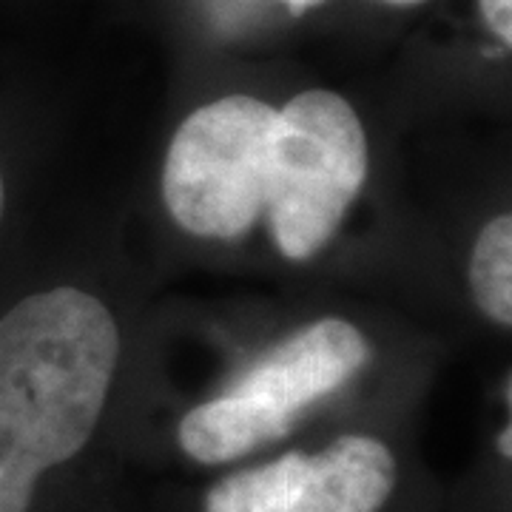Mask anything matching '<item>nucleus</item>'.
<instances>
[{
    "mask_svg": "<svg viewBox=\"0 0 512 512\" xmlns=\"http://www.w3.org/2000/svg\"><path fill=\"white\" fill-rule=\"evenodd\" d=\"M120 330L92 293L60 285L0 319V512H37L109 413Z\"/></svg>",
    "mask_w": 512,
    "mask_h": 512,
    "instance_id": "obj_1",
    "label": "nucleus"
},
{
    "mask_svg": "<svg viewBox=\"0 0 512 512\" xmlns=\"http://www.w3.org/2000/svg\"><path fill=\"white\" fill-rule=\"evenodd\" d=\"M370 345L345 319H319L259 359L225 393L177 421V447L191 464L225 467L296 433L308 410L353 382Z\"/></svg>",
    "mask_w": 512,
    "mask_h": 512,
    "instance_id": "obj_2",
    "label": "nucleus"
},
{
    "mask_svg": "<svg viewBox=\"0 0 512 512\" xmlns=\"http://www.w3.org/2000/svg\"><path fill=\"white\" fill-rule=\"evenodd\" d=\"M365 180V128L342 94L308 89L276 109L265 211L285 259L319 254Z\"/></svg>",
    "mask_w": 512,
    "mask_h": 512,
    "instance_id": "obj_3",
    "label": "nucleus"
},
{
    "mask_svg": "<svg viewBox=\"0 0 512 512\" xmlns=\"http://www.w3.org/2000/svg\"><path fill=\"white\" fill-rule=\"evenodd\" d=\"M276 109L228 94L194 109L177 128L163 168V200L174 222L202 239L245 237L268 202Z\"/></svg>",
    "mask_w": 512,
    "mask_h": 512,
    "instance_id": "obj_4",
    "label": "nucleus"
},
{
    "mask_svg": "<svg viewBox=\"0 0 512 512\" xmlns=\"http://www.w3.org/2000/svg\"><path fill=\"white\" fill-rule=\"evenodd\" d=\"M399 490L393 441L350 430L225 473L202 490L197 512H390Z\"/></svg>",
    "mask_w": 512,
    "mask_h": 512,
    "instance_id": "obj_5",
    "label": "nucleus"
},
{
    "mask_svg": "<svg viewBox=\"0 0 512 512\" xmlns=\"http://www.w3.org/2000/svg\"><path fill=\"white\" fill-rule=\"evenodd\" d=\"M470 288L484 316L512 325V217L498 214L478 234L470 256Z\"/></svg>",
    "mask_w": 512,
    "mask_h": 512,
    "instance_id": "obj_6",
    "label": "nucleus"
},
{
    "mask_svg": "<svg viewBox=\"0 0 512 512\" xmlns=\"http://www.w3.org/2000/svg\"><path fill=\"white\" fill-rule=\"evenodd\" d=\"M328 0H214L211 18L222 29H234L239 23L262 15H282V18L299 20L322 9Z\"/></svg>",
    "mask_w": 512,
    "mask_h": 512,
    "instance_id": "obj_7",
    "label": "nucleus"
},
{
    "mask_svg": "<svg viewBox=\"0 0 512 512\" xmlns=\"http://www.w3.org/2000/svg\"><path fill=\"white\" fill-rule=\"evenodd\" d=\"M478 12L487 23L490 35L510 49L512 46V0H476Z\"/></svg>",
    "mask_w": 512,
    "mask_h": 512,
    "instance_id": "obj_8",
    "label": "nucleus"
},
{
    "mask_svg": "<svg viewBox=\"0 0 512 512\" xmlns=\"http://www.w3.org/2000/svg\"><path fill=\"white\" fill-rule=\"evenodd\" d=\"M373 3L387 6V9H419V6L430 3V0H373Z\"/></svg>",
    "mask_w": 512,
    "mask_h": 512,
    "instance_id": "obj_9",
    "label": "nucleus"
},
{
    "mask_svg": "<svg viewBox=\"0 0 512 512\" xmlns=\"http://www.w3.org/2000/svg\"><path fill=\"white\" fill-rule=\"evenodd\" d=\"M3 202H6V188H3V174H0V220H3Z\"/></svg>",
    "mask_w": 512,
    "mask_h": 512,
    "instance_id": "obj_10",
    "label": "nucleus"
}]
</instances>
